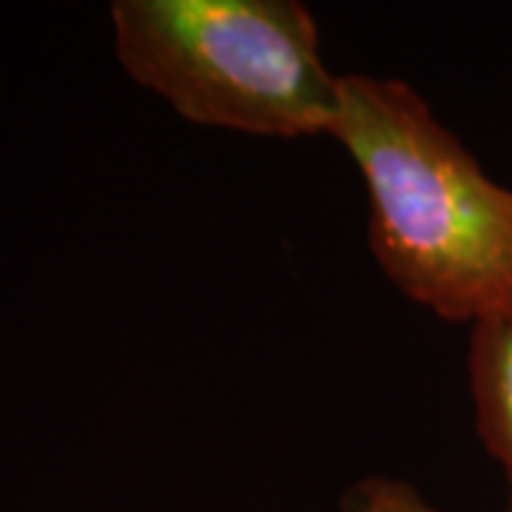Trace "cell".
Returning <instances> with one entry per match:
<instances>
[{
  "label": "cell",
  "mask_w": 512,
  "mask_h": 512,
  "mask_svg": "<svg viewBox=\"0 0 512 512\" xmlns=\"http://www.w3.org/2000/svg\"><path fill=\"white\" fill-rule=\"evenodd\" d=\"M114 52L194 126L268 140L330 137L342 74L296 0H117Z\"/></svg>",
  "instance_id": "obj_2"
},
{
  "label": "cell",
  "mask_w": 512,
  "mask_h": 512,
  "mask_svg": "<svg viewBox=\"0 0 512 512\" xmlns=\"http://www.w3.org/2000/svg\"><path fill=\"white\" fill-rule=\"evenodd\" d=\"M367 194V245L399 291L470 328L512 319V188L399 77L342 74L330 134Z\"/></svg>",
  "instance_id": "obj_1"
},
{
  "label": "cell",
  "mask_w": 512,
  "mask_h": 512,
  "mask_svg": "<svg viewBox=\"0 0 512 512\" xmlns=\"http://www.w3.org/2000/svg\"><path fill=\"white\" fill-rule=\"evenodd\" d=\"M467 373L478 439L504 473L512 512V319L473 328Z\"/></svg>",
  "instance_id": "obj_3"
}]
</instances>
